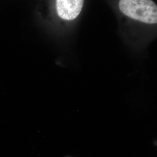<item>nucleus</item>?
I'll return each instance as SVG.
<instances>
[{
    "mask_svg": "<svg viewBox=\"0 0 157 157\" xmlns=\"http://www.w3.org/2000/svg\"><path fill=\"white\" fill-rule=\"evenodd\" d=\"M119 6L133 19L148 24L157 23V6L152 0H120Z\"/></svg>",
    "mask_w": 157,
    "mask_h": 157,
    "instance_id": "obj_1",
    "label": "nucleus"
},
{
    "mask_svg": "<svg viewBox=\"0 0 157 157\" xmlns=\"http://www.w3.org/2000/svg\"><path fill=\"white\" fill-rule=\"evenodd\" d=\"M84 0H56V11L64 20L72 21L78 17L82 10Z\"/></svg>",
    "mask_w": 157,
    "mask_h": 157,
    "instance_id": "obj_2",
    "label": "nucleus"
},
{
    "mask_svg": "<svg viewBox=\"0 0 157 157\" xmlns=\"http://www.w3.org/2000/svg\"><path fill=\"white\" fill-rule=\"evenodd\" d=\"M155 145L157 146V141H156V142H155Z\"/></svg>",
    "mask_w": 157,
    "mask_h": 157,
    "instance_id": "obj_3",
    "label": "nucleus"
}]
</instances>
